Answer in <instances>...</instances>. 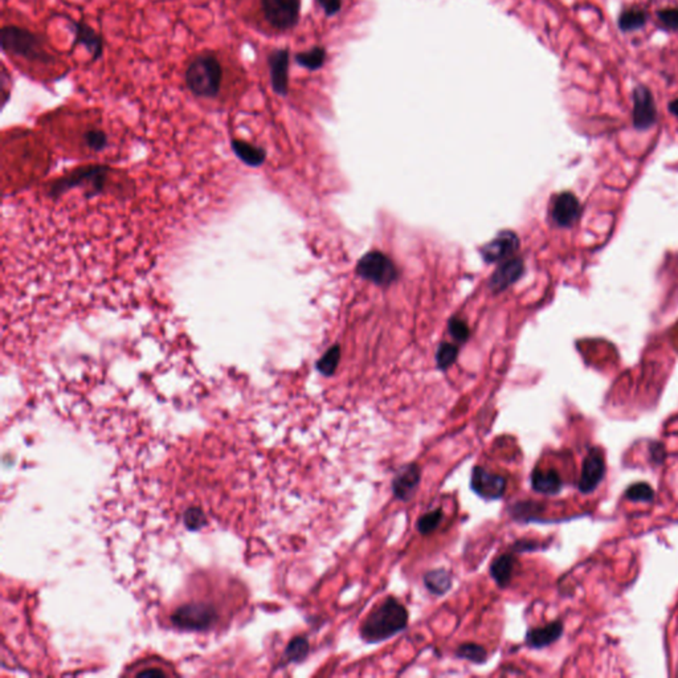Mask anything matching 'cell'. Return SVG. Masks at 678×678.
Returning a JSON list of instances; mask_svg holds the SVG:
<instances>
[{
    "label": "cell",
    "instance_id": "52a82bcc",
    "mask_svg": "<svg viewBox=\"0 0 678 678\" xmlns=\"http://www.w3.org/2000/svg\"><path fill=\"white\" fill-rule=\"evenodd\" d=\"M216 612L208 604H187L174 613V624L185 629H204L213 624Z\"/></svg>",
    "mask_w": 678,
    "mask_h": 678
},
{
    "label": "cell",
    "instance_id": "5bb4252c",
    "mask_svg": "<svg viewBox=\"0 0 678 678\" xmlns=\"http://www.w3.org/2000/svg\"><path fill=\"white\" fill-rule=\"evenodd\" d=\"M580 215V204L579 200L571 192H563L558 195L551 210L553 220L559 226L567 228L571 226Z\"/></svg>",
    "mask_w": 678,
    "mask_h": 678
},
{
    "label": "cell",
    "instance_id": "d6986e66",
    "mask_svg": "<svg viewBox=\"0 0 678 678\" xmlns=\"http://www.w3.org/2000/svg\"><path fill=\"white\" fill-rule=\"evenodd\" d=\"M514 557L511 554H502L495 559L491 566V575L500 587H507L514 570Z\"/></svg>",
    "mask_w": 678,
    "mask_h": 678
},
{
    "label": "cell",
    "instance_id": "30bf717a",
    "mask_svg": "<svg viewBox=\"0 0 678 678\" xmlns=\"http://www.w3.org/2000/svg\"><path fill=\"white\" fill-rule=\"evenodd\" d=\"M657 120V110L651 91L640 85L633 91V125L638 130H647Z\"/></svg>",
    "mask_w": 678,
    "mask_h": 678
},
{
    "label": "cell",
    "instance_id": "4316f807",
    "mask_svg": "<svg viewBox=\"0 0 678 678\" xmlns=\"http://www.w3.org/2000/svg\"><path fill=\"white\" fill-rule=\"evenodd\" d=\"M625 497L628 500L636 501V502H649L654 497V492H653L651 485H648L645 482H638V484H633L628 488V491L625 492Z\"/></svg>",
    "mask_w": 678,
    "mask_h": 678
},
{
    "label": "cell",
    "instance_id": "cb8c5ba5",
    "mask_svg": "<svg viewBox=\"0 0 678 678\" xmlns=\"http://www.w3.org/2000/svg\"><path fill=\"white\" fill-rule=\"evenodd\" d=\"M309 651H310L309 641L305 638H293L292 641L289 642L288 648H286V652H285L286 661L288 663H301L307 657Z\"/></svg>",
    "mask_w": 678,
    "mask_h": 678
},
{
    "label": "cell",
    "instance_id": "9a60e30c",
    "mask_svg": "<svg viewBox=\"0 0 678 678\" xmlns=\"http://www.w3.org/2000/svg\"><path fill=\"white\" fill-rule=\"evenodd\" d=\"M523 273V261L521 259H513L500 266L489 281V288L492 292H502L514 284Z\"/></svg>",
    "mask_w": 678,
    "mask_h": 678
},
{
    "label": "cell",
    "instance_id": "5b68a950",
    "mask_svg": "<svg viewBox=\"0 0 678 678\" xmlns=\"http://www.w3.org/2000/svg\"><path fill=\"white\" fill-rule=\"evenodd\" d=\"M358 273L363 279L373 281L378 285H387L398 279V270L394 263L383 253L371 252L366 254L358 264Z\"/></svg>",
    "mask_w": 678,
    "mask_h": 678
},
{
    "label": "cell",
    "instance_id": "1f68e13d",
    "mask_svg": "<svg viewBox=\"0 0 678 678\" xmlns=\"http://www.w3.org/2000/svg\"><path fill=\"white\" fill-rule=\"evenodd\" d=\"M326 15H335L342 6V0H318Z\"/></svg>",
    "mask_w": 678,
    "mask_h": 678
},
{
    "label": "cell",
    "instance_id": "6da1fadb",
    "mask_svg": "<svg viewBox=\"0 0 678 678\" xmlns=\"http://www.w3.org/2000/svg\"><path fill=\"white\" fill-rule=\"evenodd\" d=\"M408 624L406 607L392 596L376 604L360 625V638L367 644H378L403 632Z\"/></svg>",
    "mask_w": 678,
    "mask_h": 678
},
{
    "label": "cell",
    "instance_id": "484cf974",
    "mask_svg": "<svg viewBox=\"0 0 678 678\" xmlns=\"http://www.w3.org/2000/svg\"><path fill=\"white\" fill-rule=\"evenodd\" d=\"M339 360H341L339 347H332L317 363V369H318L319 373H323L325 376H332V373H335V370H337Z\"/></svg>",
    "mask_w": 678,
    "mask_h": 678
},
{
    "label": "cell",
    "instance_id": "2e32d148",
    "mask_svg": "<svg viewBox=\"0 0 678 678\" xmlns=\"http://www.w3.org/2000/svg\"><path fill=\"white\" fill-rule=\"evenodd\" d=\"M563 633V624L560 622H553L542 628H532L526 633V644L534 648L541 649L555 642Z\"/></svg>",
    "mask_w": 678,
    "mask_h": 678
},
{
    "label": "cell",
    "instance_id": "277c9868",
    "mask_svg": "<svg viewBox=\"0 0 678 678\" xmlns=\"http://www.w3.org/2000/svg\"><path fill=\"white\" fill-rule=\"evenodd\" d=\"M261 10L272 27L288 31L298 23L301 0H261Z\"/></svg>",
    "mask_w": 678,
    "mask_h": 678
},
{
    "label": "cell",
    "instance_id": "4dcf8cb0",
    "mask_svg": "<svg viewBox=\"0 0 678 678\" xmlns=\"http://www.w3.org/2000/svg\"><path fill=\"white\" fill-rule=\"evenodd\" d=\"M449 332L452 334L453 338H456L460 342H465L466 339L469 338V335H470L468 325H466L464 321H461V319L454 318L451 321V323H449Z\"/></svg>",
    "mask_w": 678,
    "mask_h": 678
},
{
    "label": "cell",
    "instance_id": "83f0119b",
    "mask_svg": "<svg viewBox=\"0 0 678 678\" xmlns=\"http://www.w3.org/2000/svg\"><path fill=\"white\" fill-rule=\"evenodd\" d=\"M459 355V347L451 345V344H442L440 345L438 354H436V362L440 370H447L452 366L454 360H457Z\"/></svg>",
    "mask_w": 678,
    "mask_h": 678
},
{
    "label": "cell",
    "instance_id": "4fadbf2b",
    "mask_svg": "<svg viewBox=\"0 0 678 678\" xmlns=\"http://www.w3.org/2000/svg\"><path fill=\"white\" fill-rule=\"evenodd\" d=\"M519 240L511 231L501 232L495 239L482 248V256L486 263L502 261L518 249Z\"/></svg>",
    "mask_w": 678,
    "mask_h": 678
},
{
    "label": "cell",
    "instance_id": "7402d4cb",
    "mask_svg": "<svg viewBox=\"0 0 678 678\" xmlns=\"http://www.w3.org/2000/svg\"><path fill=\"white\" fill-rule=\"evenodd\" d=\"M456 656L459 658L470 661L473 664H484L488 660L486 649L482 645L475 644V642L461 644L456 651Z\"/></svg>",
    "mask_w": 678,
    "mask_h": 678
},
{
    "label": "cell",
    "instance_id": "d4e9b609",
    "mask_svg": "<svg viewBox=\"0 0 678 678\" xmlns=\"http://www.w3.org/2000/svg\"><path fill=\"white\" fill-rule=\"evenodd\" d=\"M442 518H444L442 509H436L433 511L426 513L424 516H422L416 523L417 532L423 534V535H428V534L435 532L439 527Z\"/></svg>",
    "mask_w": 678,
    "mask_h": 678
},
{
    "label": "cell",
    "instance_id": "7c38bea8",
    "mask_svg": "<svg viewBox=\"0 0 678 678\" xmlns=\"http://www.w3.org/2000/svg\"><path fill=\"white\" fill-rule=\"evenodd\" d=\"M604 473L606 466L601 453L598 449H591L583 461L582 476L578 484L579 491L585 494L594 492L604 477Z\"/></svg>",
    "mask_w": 678,
    "mask_h": 678
},
{
    "label": "cell",
    "instance_id": "ba28073f",
    "mask_svg": "<svg viewBox=\"0 0 678 678\" xmlns=\"http://www.w3.org/2000/svg\"><path fill=\"white\" fill-rule=\"evenodd\" d=\"M289 49L286 48L275 49L268 56L270 85L279 97H286L289 93Z\"/></svg>",
    "mask_w": 678,
    "mask_h": 678
},
{
    "label": "cell",
    "instance_id": "f1b7e54d",
    "mask_svg": "<svg viewBox=\"0 0 678 678\" xmlns=\"http://www.w3.org/2000/svg\"><path fill=\"white\" fill-rule=\"evenodd\" d=\"M85 142H86L88 146L93 148V150H102L104 147L107 146V134L104 133L102 130H89V132L85 133Z\"/></svg>",
    "mask_w": 678,
    "mask_h": 678
},
{
    "label": "cell",
    "instance_id": "d6a6232c",
    "mask_svg": "<svg viewBox=\"0 0 678 678\" xmlns=\"http://www.w3.org/2000/svg\"><path fill=\"white\" fill-rule=\"evenodd\" d=\"M7 79H8V76H7V70H6V68L3 67V69H1V81H0V85H1V86H0V91H1V97H3L1 105H3V107H4V105L8 102V100H10V92H8Z\"/></svg>",
    "mask_w": 678,
    "mask_h": 678
},
{
    "label": "cell",
    "instance_id": "7a4b0ae2",
    "mask_svg": "<svg viewBox=\"0 0 678 678\" xmlns=\"http://www.w3.org/2000/svg\"><path fill=\"white\" fill-rule=\"evenodd\" d=\"M187 89L201 98H215L222 91L223 67L213 52L197 54L185 73Z\"/></svg>",
    "mask_w": 678,
    "mask_h": 678
},
{
    "label": "cell",
    "instance_id": "8fae6325",
    "mask_svg": "<svg viewBox=\"0 0 678 678\" xmlns=\"http://www.w3.org/2000/svg\"><path fill=\"white\" fill-rule=\"evenodd\" d=\"M422 481V469L415 463L401 466L392 479V493L400 501H410Z\"/></svg>",
    "mask_w": 678,
    "mask_h": 678
},
{
    "label": "cell",
    "instance_id": "836d02e7",
    "mask_svg": "<svg viewBox=\"0 0 678 678\" xmlns=\"http://www.w3.org/2000/svg\"><path fill=\"white\" fill-rule=\"evenodd\" d=\"M669 110H670L672 114H675L678 118V98L669 104Z\"/></svg>",
    "mask_w": 678,
    "mask_h": 678
},
{
    "label": "cell",
    "instance_id": "f546056e",
    "mask_svg": "<svg viewBox=\"0 0 678 678\" xmlns=\"http://www.w3.org/2000/svg\"><path fill=\"white\" fill-rule=\"evenodd\" d=\"M657 16L665 27L678 31V8H664L658 11Z\"/></svg>",
    "mask_w": 678,
    "mask_h": 678
},
{
    "label": "cell",
    "instance_id": "ac0fdd59",
    "mask_svg": "<svg viewBox=\"0 0 678 678\" xmlns=\"http://www.w3.org/2000/svg\"><path fill=\"white\" fill-rule=\"evenodd\" d=\"M232 150L238 155V158L242 160L248 166H260L265 160V150L261 147L251 145L249 142L241 139H232L231 142Z\"/></svg>",
    "mask_w": 678,
    "mask_h": 678
},
{
    "label": "cell",
    "instance_id": "3957f363",
    "mask_svg": "<svg viewBox=\"0 0 678 678\" xmlns=\"http://www.w3.org/2000/svg\"><path fill=\"white\" fill-rule=\"evenodd\" d=\"M1 52L24 59L29 63L52 64L54 56L45 49L44 38L17 26H4L0 29Z\"/></svg>",
    "mask_w": 678,
    "mask_h": 678
},
{
    "label": "cell",
    "instance_id": "8992f818",
    "mask_svg": "<svg viewBox=\"0 0 678 678\" xmlns=\"http://www.w3.org/2000/svg\"><path fill=\"white\" fill-rule=\"evenodd\" d=\"M506 485V477L489 472L482 466H475L472 470L470 488L484 500H500L505 494Z\"/></svg>",
    "mask_w": 678,
    "mask_h": 678
},
{
    "label": "cell",
    "instance_id": "ffe728a7",
    "mask_svg": "<svg viewBox=\"0 0 678 678\" xmlns=\"http://www.w3.org/2000/svg\"><path fill=\"white\" fill-rule=\"evenodd\" d=\"M424 585L431 594L444 595L452 587V576H451L449 572L444 570V569L432 570V571L426 572L424 575Z\"/></svg>",
    "mask_w": 678,
    "mask_h": 678
},
{
    "label": "cell",
    "instance_id": "44dd1931",
    "mask_svg": "<svg viewBox=\"0 0 678 678\" xmlns=\"http://www.w3.org/2000/svg\"><path fill=\"white\" fill-rule=\"evenodd\" d=\"M294 60L300 67L306 68L309 70H317L325 64L326 51L321 47H314L306 52L295 54Z\"/></svg>",
    "mask_w": 678,
    "mask_h": 678
},
{
    "label": "cell",
    "instance_id": "603a6c76",
    "mask_svg": "<svg viewBox=\"0 0 678 678\" xmlns=\"http://www.w3.org/2000/svg\"><path fill=\"white\" fill-rule=\"evenodd\" d=\"M647 23V15L638 8H629L620 15L619 27L623 32H632L644 27Z\"/></svg>",
    "mask_w": 678,
    "mask_h": 678
},
{
    "label": "cell",
    "instance_id": "9c48e42d",
    "mask_svg": "<svg viewBox=\"0 0 678 678\" xmlns=\"http://www.w3.org/2000/svg\"><path fill=\"white\" fill-rule=\"evenodd\" d=\"M69 27L75 33V40L72 44V49L82 45L88 54L92 57V63L98 61L104 56V40L101 35L85 22H75L69 20Z\"/></svg>",
    "mask_w": 678,
    "mask_h": 678
},
{
    "label": "cell",
    "instance_id": "e0dca14e",
    "mask_svg": "<svg viewBox=\"0 0 678 678\" xmlns=\"http://www.w3.org/2000/svg\"><path fill=\"white\" fill-rule=\"evenodd\" d=\"M532 489L545 495H555L562 491V479L554 469H534L532 473Z\"/></svg>",
    "mask_w": 678,
    "mask_h": 678
}]
</instances>
